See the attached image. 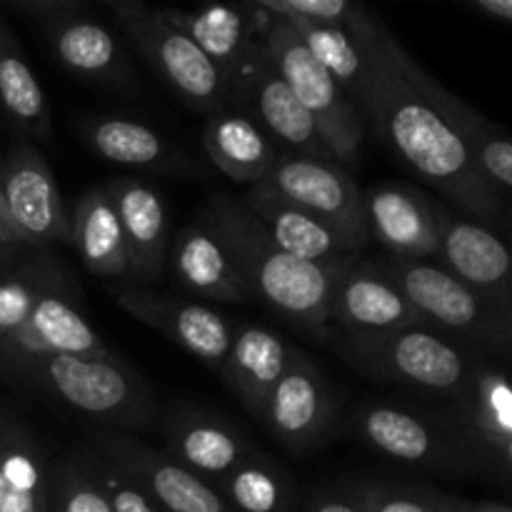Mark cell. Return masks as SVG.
Here are the masks:
<instances>
[{
  "mask_svg": "<svg viewBox=\"0 0 512 512\" xmlns=\"http://www.w3.org/2000/svg\"><path fill=\"white\" fill-rule=\"evenodd\" d=\"M438 203L408 185H375L363 193L368 238L388 250V258L435 260Z\"/></svg>",
  "mask_w": 512,
  "mask_h": 512,
  "instance_id": "21",
  "label": "cell"
},
{
  "mask_svg": "<svg viewBox=\"0 0 512 512\" xmlns=\"http://www.w3.org/2000/svg\"><path fill=\"white\" fill-rule=\"evenodd\" d=\"M155 13L193 40L195 48L225 75L233 90L235 78L258 45L248 3L213 5L205 10L155 8Z\"/></svg>",
  "mask_w": 512,
  "mask_h": 512,
  "instance_id": "27",
  "label": "cell"
},
{
  "mask_svg": "<svg viewBox=\"0 0 512 512\" xmlns=\"http://www.w3.org/2000/svg\"><path fill=\"white\" fill-rule=\"evenodd\" d=\"M108 8L125 40L183 103L208 115L228 110L233 103L230 83L193 40L165 23L150 5L118 0Z\"/></svg>",
  "mask_w": 512,
  "mask_h": 512,
  "instance_id": "8",
  "label": "cell"
},
{
  "mask_svg": "<svg viewBox=\"0 0 512 512\" xmlns=\"http://www.w3.org/2000/svg\"><path fill=\"white\" fill-rule=\"evenodd\" d=\"M338 488L350 495L363 512H440L443 508V493L420 485L348 478Z\"/></svg>",
  "mask_w": 512,
  "mask_h": 512,
  "instance_id": "37",
  "label": "cell"
},
{
  "mask_svg": "<svg viewBox=\"0 0 512 512\" xmlns=\"http://www.w3.org/2000/svg\"><path fill=\"white\" fill-rule=\"evenodd\" d=\"M70 245L85 268L98 278H128L123 230H120L118 210L105 185L88 188L75 203L73 215H70Z\"/></svg>",
  "mask_w": 512,
  "mask_h": 512,
  "instance_id": "33",
  "label": "cell"
},
{
  "mask_svg": "<svg viewBox=\"0 0 512 512\" xmlns=\"http://www.w3.org/2000/svg\"><path fill=\"white\" fill-rule=\"evenodd\" d=\"M445 415L463 435L483 473L508 480L512 473V393L500 365L483 363L463 395L445 400Z\"/></svg>",
  "mask_w": 512,
  "mask_h": 512,
  "instance_id": "14",
  "label": "cell"
},
{
  "mask_svg": "<svg viewBox=\"0 0 512 512\" xmlns=\"http://www.w3.org/2000/svg\"><path fill=\"white\" fill-rule=\"evenodd\" d=\"M340 418V400L323 370L293 348L288 368L270 390L258 423L293 453L323 445Z\"/></svg>",
  "mask_w": 512,
  "mask_h": 512,
  "instance_id": "11",
  "label": "cell"
},
{
  "mask_svg": "<svg viewBox=\"0 0 512 512\" xmlns=\"http://www.w3.org/2000/svg\"><path fill=\"white\" fill-rule=\"evenodd\" d=\"M158 425L165 440V453L210 483L223 478L240 460L258 450L240 425L195 405L170 408Z\"/></svg>",
  "mask_w": 512,
  "mask_h": 512,
  "instance_id": "18",
  "label": "cell"
},
{
  "mask_svg": "<svg viewBox=\"0 0 512 512\" xmlns=\"http://www.w3.org/2000/svg\"><path fill=\"white\" fill-rule=\"evenodd\" d=\"M475 512H512L508 503H500V500H478L475 503Z\"/></svg>",
  "mask_w": 512,
  "mask_h": 512,
  "instance_id": "45",
  "label": "cell"
},
{
  "mask_svg": "<svg viewBox=\"0 0 512 512\" xmlns=\"http://www.w3.org/2000/svg\"><path fill=\"white\" fill-rule=\"evenodd\" d=\"M468 5L473 13L483 15V18L495 20V23L510 25L512 23V3L510 0H470Z\"/></svg>",
  "mask_w": 512,
  "mask_h": 512,
  "instance_id": "42",
  "label": "cell"
},
{
  "mask_svg": "<svg viewBox=\"0 0 512 512\" xmlns=\"http://www.w3.org/2000/svg\"><path fill=\"white\" fill-rule=\"evenodd\" d=\"M10 8L18 10L30 23H38L40 28H45V25L55 23L65 15L85 10V3L83 0H13Z\"/></svg>",
  "mask_w": 512,
  "mask_h": 512,
  "instance_id": "40",
  "label": "cell"
},
{
  "mask_svg": "<svg viewBox=\"0 0 512 512\" xmlns=\"http://www.w3.org/2000/svg\"><path fill=\"white\" fill-rule=\"evenodd\" d=\"M265 13L283 18L285 23L335 25L348 28L363 5L350 0H255Z\"/></svg>",
  "mask_w": 512,
  "mask_h": 512,
  "instance_id": "39",
  "label": "cell"
},
{
  "mask_svg": "<svg viewBox=\"0 0 512 512\" xmlns=\"http://www.w3.org/2000/svg\"><path fill=\"white\" fill-rule=\"evenodd\" d=\"M65 408L108 430H145L158 423L155 393L135 368L105 355H48L0 368Z\"/></svg>",
  "mask_w": 512,
  "mask_h": 512,
  "instance_id": "3",
  "label": "cell"
},
{
  "mask_svg": "<svg viewBox=\"0 0 512 512\" xmlns=\"http://www.w3.org/2000/svg\"><path fill=\"white\" fill-rule=\"evenodd\" d=\"M413 78L418 88L428 95L430 103L440 110V115L460 135L478 173L488 180V185L495 193L508 200L512 193V140L493 120H488L473 105L460 100L458 95L443 88L438 80L430 78L418 63L413 68Z\"/></svg>",
  "mask_w": 512,
  "mask_h": 512,
  "instance_id": "26",
  "label": "cell"
},
{
  "mask_svg": "<svg viewBox=\"0 0 512 512\" xmlns=\"http://www.w3.org/2000/svg\"><path fill=\"white\" fill-rule=\"evenodd\" d=\"M213 485L235 512H298L303 505L288 468L263 450L250 453Z\"/></svg>",
  "mask_w": 512,
  "mask_h": 512,
  "instance_id": "34",
  "label": "cell"
},
{
  "mask_svg": "<svg viewBox=\"0 0 512 512\" xmlns=\"http://www.w3.org/2000/svg\"><path fill=\"white\" fill-rule=\"evenodd\" d=\"M365 5L355 15L348 28H335V25H308V23H288L298 30L303 43L315 55L320 65L333 75L338 88L348 95L358 108V100L363 95L365 80H368V55H365L363 38L358 33L360 18L365 15ZM283 20V18H280Z\"/></svg>",
  "mask_w": 512,
  "mask_h": 512,
  "instance_id": "35",
  "label": "cell"
},
{
  "mask_svg": "<svg viewBox=\"0 0 512 512\" xmlns=\"http://www.w3.org/2000/svg\"><path fill=\"white\" fill-rule=\"evenodd\" d=\"M93 473L98 478L100 488H103L105 498H108L113 512H163L150 498L148 490L133 478L125 468H120L115 460L105 458L100 453H88Z\"/></svg>",
  "mask_w": 512,
  "mask_h": 512,
  "instance_id": "38",
  "label": "cell"
},
{
  "mask_svg": "<svg viewBox=\"0 0 512 512\" xmlns=\"http://www.w3.org/2000/svg\"><path fill=\"white\" fill-rule=\"evenodd\" d=\"M43 33L55 60L78 80L123 93L138 88L135 70L120 38L108 25L88 15V10H78L45 25Z\"/></svg>",
  "mask_w": 512,
  "mask_h": 512,
  "instance_id": "20",
  "label": "cell"
},
{
  "mask_svg": "<svg viewBox=\"0 0 512 512\" xmlns=\"http://www.w3.org/2000/svg\"><path fill=\"white\" fill-rule=\"evenodd\" d=\"M248 10L260 53L273 65L298 103L313 115L335 163H355L365 140V120L360 110L338 88L333 75L315 60L293 25L265 13L255 0L248 3Z\"/></svg>",
  "mask_w": 512,
  "mask_h": 512,
  "instance_id": "5",
  "label": "cell"
},
{
  "mask_svg": "<svg viewBox=\"0 0 512 512\" xmlns=\"http://www.w3.org/2000/svg\"><path fill=\"white\" fill-rule=\"evenodd\" d=\"M333 348L360 375L453 400L473 385L483 355L430 328L388 333H330Z\"/></svg>",
  "mask_w": 512,
  "mask_h": 512,
  "instance_id": "4",
  "label": "cell"
},
{
  "mask_svg": "<svg viewBox=\"0 0 512 512\" xmlns=\"http://www.w3.org/2000/svg\"><path fill=\"white\" fill-rule=\"evenodd\" d=\"M50 475L40 440L25 425H0V512H50Z\"/></svg>",
  "mask_w": 512,
  "mask_h": 512,
  "instance_id": "29",
  "label": "cell"
},
{
  "mask_svg": "<svg viewBox=\"0 0 512 512\" xmlns=\"http://www.w3.org/2000/svg\"><path fill=\"white\" fill-rule=\"evenodd\" d=\"M290 358H293V348H288L278 333L263 325L235 323L233 343H230L220 378L238 395L243 408L258 420L270 390L285 373Z\"/></svg>",
  "mask_w": 512,
  "mask_h": 512,
  "instance_id": "28",
  "label": "cell"
},
{
  "mask_svg": "<svg viewBox=\"0 0 512 512\" xmlns=\"http://www.w3.org/2000/svg\"><path fill=\"white\" fill-rule=\"evenodd\" d=\"M395 280L430 330L475 350L478 355H508L512 310L468 288L435 260H378Z\"/></svg>",
  "mask_w": 512,
  "mask_h": 512,
  "instance_id": "6",
  "label": "cell"
},
{
  "mask_svg": "<svg viewBox=\"0 0 512 512\" xmlns=\"http://www.w3.org/2000/svg\"><path fill=\"white\" fill-rule=\"evenodd\" d=\"M440 512H475V500L443 495V508H440Z\"/></svg>",
  "mask_w": 512,
  "mask_h": 512,
  "instance_id": "44",
  "label": "cell"
},
{
  "mask_svg": "<svg viewBox=\"0 0 512 512\" xmlns=\"http://www.w3.org/2000/svg\"><path fill=\"white\" fill-rule=\"evenodd\" d=\"M350 433L393 463L438 475L483 473L443 408H418L395 400H368L355 410Z\"/></svg>",
  "mask_w": 512,
  "mask_h": 512,
  "instance_id": "7",
  "label": "cell"
},
{
  "mask_svg": "<svg viewBox=\"0 0 512 512\" xmlns=\"http://www.w3.org/2000/svg\"><path fill=\"white\" fill-rule=\"evenodd\" d=\"M263 185L288 203L343 230L363 250L370 245L363 215V190L335 160L285 150L278 153Z\"/></svg>",
  "mask_w": 512,
  "mask_h": 512,
  "instance_id": "10",
  "label": "cell"
},
{
  "mask_svg": "<svg viewBox=\"0 0 512 512\" xmlns=\"http://www.w3.org/2000/svg\"><path fill=\"white\" fill-rule=\"evenodd\" d=\"M93 450L128 470L163 512H235L210 480L190 473L163 448H153L135 435L100 430Z\"/></svg>",
  "mask_w": 512,
  "mask_h": 512,
  "instance_id": "13",
  "label": "cell"
},
{
  "mask_svg": "<svg viewBox=\"0 0 512 512\" xmlns=\"http://www.w3.org/2000/svg\"><path fill=\"white\" fill-rule=\"evenodd\" d=\"M3 420H5V418H0V425H3Z\"/></svg>",
  "mask_w": 512,
  "mask_h": 512,
  "instance_id": "46",
  "label": "cell"
},
{
  "mask_svg": "<svg viewBox=\"0 0 512 512\" xmlns=\"http://www.w3.org/2000/svg\"><path fill=\"white\" fill-rule=\"evenodd\" d=\"M300 512H363V508L340 488H320L303 500Z\"/></svg>",
  "mask_w": 512,
  "mask_h": 512,
  "instance_id": "41",
  "label": "cell"
},
{
  "mask_svg": "<svg viewBox=\"0 0 512 512\" xmlns=\"http://www.w3.org/2000/svg\"><path fill=\"white\" fill-rule=\"evenodd\" d=\"M328 325L335 333H388L428 328L378 260L355 258L340 275Z\"/></svg>",
  "mask_w": 512,
  "mask_h": 512,
  "instance_id": "16",
  "label": "cell"
},
{
  "mask_svg": "<svg viewBox=\"0 0 512 512\" xmlns=\"http://www.w3.org/2000/svg\"><path fill=\"white\" fill-rule=\"evenodd\" d=\"M73 280L63 260L50 250H28L0 258V340L13 333L43 298L73 293Z\"/></svg>",
  "mask_w": 512,
  "mask_h": 512,
  "instance_id": "32",
  "label": "cell"
},
{
  "mask_svg": "<svg viewBox=\"0 0 512 512\" xmlns=\"http://www.w3.org/2000/svg\"><path fill=\"white\" fill-rule=\"evenodd\" d=\"M23 245H20L18 235H15L13 225H10L8 208H5L3 198V185H0V258H8V255L23 253Z\"/></svg>",
  "mask_w": 512,
  "mask_h": 512,
  "instance_id": "43",
  "label": "cell"
},
{
  "mask_svg": "<svg viewBox=\"0 0 512 512\" xmlns=\"http://www.w3.org/2000/svg\"><path fill=\"white\" fill-rule=\"evenodd\" d=\"M168 265L175 283L195 298L213 303L253 300L225 245L203 220H193L175 233L168 248Z\"/></svg>",
  "mask_w": 512,
  "mask_h": 512,
  "instance_id": "24",
  "label": "cell"
},
{
  "mask_svg": "<svg viewBox=\"0 0 512 512\" xmlns=\"http://www.w3.org/2000/svg\"><path fill=\"white\" fill-rule=\"evenodd\" d=\"M0 185L10 225L25 250L70 243V215L45 155L30 140L15 138L0 158Z\"/></svg>",
  "mask_w": 512,
  "mask_h": 512,
  "instance_id": "9",
  "label": "cell"
},
{
  "mask_svg": "<svg viewBox=\"0 0 512 512\" xmlns=\"http://www.w3.org/2000/svg\"><path fill=\"white\" fill-rule=\"evenodd\" d=\"M120 308L143 325L153 328L180 350L193 355L198 363L220 375L230 343H233L235 323L223 313L193 298L158 293L143 285H123L113 290Z\"/></svg>",
  "mask_w": 512,
  "mask_h": 512,
  "instance_id": "12",
  "label": "cell"
},
{
  "mask_svg": "<svg viewBox=\"0 0 512 512\" xmlns=\"http://www.w3.org/2000/svg\"><path fill=\"white\" fill-rule=\"evenodd\" d=\"M203 148L220 173L243 185L263 183L278 158L265 130L235 110L210 115L203 128Z\"/></svg>",
  "mask_w": 512,
  "mask_h": 512,
  "instance_id": "31",
  "label": "cell"
},
{
  "mask_svg": "<svg viewBox=\"0 0 512 512\" xmlns=\"http://www.w3.org/2000/svg\"><path fill=\"white\" fill-rule=\"evenodd\" d=\"M123 230L130 285L160 283L168 265L170 230L163 195L145 180L120 175L105 183Z\"/></svg>",
  "mask_w": 512,
  "mask_h": 512,
  "instance_id": "19",
  "label": "cell"
},
{
  "mask_svg": "<svg viewBox=\"0 0 512 512\" xmlns=\"http://www.w3.org/2000/svg\"><path fill=\"white\" fill-rule=\"evenodd\" d=\"M78 133L88 148L108 163L145 173H195L193 160L143 120L123 115H85L78 120Z\"/></svg>",
  "mask_w": 512,
  "mask_h": 512,
  "instance_id": "25",
  "label": "cell"
},
{
  "mask_svg": "<svg viewBox=\"0 0 512 512\" xmlns=\"http://www.w3.org/2000/svg\"><path fill=\"white\" fill-rule=\"evenodd\" d=\"M98 330L80 313L73 293H53L40 300L28 318L0 340V368L48 355H105Z\"/></svg>",
  "mask_w": 512,
  "mask_h": 512,
  "instance_id": "22",
  "label": "cell"
},
{
  "mask_svg": "<svg viewBox=\"0 0 512 512\" xmlns=\"http://www.w3.org/2000/svg\"><path fill=\"white\" fill-rule=\"evenodd\" d=\"M0 115L18 133L15 138L33 145L53 140L48 98L18 38L5 23H0Z\"/></svg>",
  "mask_w": 512,
  "mask_h": 512,
  "instance_id": "30",
  "label": "cell"
},
{
  "mask_svg": "<svg viewBox=\"0 0 512 512\" xmlns=\"http://www.w3.org/2000/svg\"><path fill=\"white\" fill-rule=\"evenodd\" d=\"M438 255L435 263L453 278L478 290L500 308L512 310L510 253L503 240L473 218H460L438 203Z\"/></svg>",
  "mask_w": 512,
  "mask_h": 512,
  "instance_id": "17",
  "label": "cell"
},
{
  "mask_svg": "<svg viewBox=\"0 0 512 512\" xmlns=\"http://www.w3.org/2000/svg\"><path fill=\"white\" fill-rule=\"evenodd\" d=\"M243 203L258 218L273 243L295 258L310 260V263H333V260L363 253V248L350 240L343 230L288 203L263 183L250 185L248 193L243 195Z\"/></svg>",
  "mask_w": 512,
  "mask_h": 512,
  "instance_id": "23",
  "label": "cell"
},
{
  "mask_svg": "<svg viewBox=\"0 0 512 512\" xmlns=\"http://www.w3.org/2000/svg\"><path fill=\"white\" fill-rule=\"evenodd\" d=\"M233 103H238L245 110L243 115H248L253 123L268 130L273 138H278L290 153L333 160V153H330L320 128L315 125L313 115L290 93L288 85L280 80L273 65L260 53L258 45L235 78Z\"/></svg>",
  "mask_w": 512,
  "mask_h": 512,
  "instance_id": "15",
  "label": "cell"
},
{
  "mask_svg": "<svg viewBox=\"0 0 512 512\" xmlns=\"http://www.w3.org/2000/svg\"><path fill=\"white\" fill-rule=\"evenodd\" d=\"M50 512H113L88 453L60 460L50 475Z\"/></svg>",
  "mask_w": 512,
  "mask_h": 512,
  "instance_id": "36",
  "label": "cell"
},
{
  "mask_svg": "<svg viewBox=\"0 0 512 512\" xmlns=\"http://www.w3.org/2000/svg\"><path fill=\"white\" fill-rule=\"evenodd\" d=\"M358 33L368 55V80L358 100L365 125L428 185L478 223H503L508 200L478 173L453 125L413 78L415 60L388 25L365 10Z\"/></svg>",
  "mask_w": 512,
  "mask_h": 512,
  "instance_id": "1",
  "label": "cell"
},
{
  "mask_svg": "<svg viewBox=\"0 0 512 512\" xmlns=\"http://www.w3.org/2000/svg\"><path fill=\"white\" fill-rule=\"evenodd\" d=\"M200 220L225 245L240 278L248 285L250 298L268 305L308 333L330 335L328 315L335 285L345 268L360 255L333 263H310L288 255L273 243L243 200L230 195L210 200Z\"/></svg>",
  "mask_w": 512,
  "mask_h": 512,
  "instance_id": "2",
  "label": "cell"
}]
</instances>
